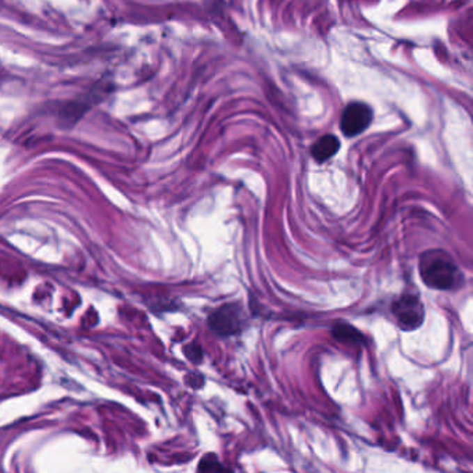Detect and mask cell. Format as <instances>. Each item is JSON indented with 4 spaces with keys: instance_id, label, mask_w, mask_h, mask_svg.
<instances>
[{
    "instance_id": "cell-4",
    "label": "cell",
    "mask_w": 473,
    "mask_h": 473,
    "mask_svg": "<svg viewBox=\"0 0 473 473\" xmlns=\"http://www.w3.org/2000/svg\"><path fill=\"white\" fill-rule=\"evenodd\" d=\"M373 111L364 103H351L343 111L340 120L341 132L346 137H357L364 132L372 123Z\"/></svg>"
},
{
    "instance_id": "cell-3",
    "label": "cell",
    "mask_w": 473,
    "mask_h": 473,
    "mask_svg": "<svg viewBox=\"0 0 473 473\" xmlns=\"http://www.w3.org/2000/svg\"><path fill=\"white\" fill-rule=\"evenodd\" d=\"M243 310L242 306H239L238 303L224 304L208 318L210 329L222 337L238 334L243 329Z\"/></svg>"
},
{
    "instance_id": "cell-2",
    "label": "cell",
    "mask_w": 473,
    "mask_h": 473,
    "mask_svg": "<svg viewBox=\"0 0 473 473\" xmlns=\"http://www.w3.org/2000/svg\"><path fill=\"white\" fill-rule=\"evenodd\" d=\"M390 310L398 327L407 332L421 327L425 320V307L419 293H403L393 302Z\"/></svg>"
},
{
    "instance_id": "cell-8",
    "label": "cell",
    "mask_w": 473,
    "mask_h": 473,
    "mask_svg": "<svg viewBox=\"0 0 473 473\" xmlns=\"http://www.w3.org/2000/svg\"><path fill=\"white\" fill-rule=\"evenodd\" d=\"M199 471H206V472H218V471H225V468L221 465L218 458L214 454L206 456L199 465Z\"/></svg>"
},
{
    "instance_id": "cell-1",
    "label": "cell",
    "mask_w": 473,
    "mask_h": 473,
    "mask_svg": "<svg viewBox=\"0 0 473 473\" xmlns=\"http://www.w3.org/2000/svg\"><path fill=\"white\" fill-rule=\"evenodd\" d=\"M419 274L424 284L435 290H451L461 282V271L443 250H429L419 258Z\"/></svg>"
},
{
    "instance_id": "cell-6",
    "label": "cell",
    "mask_w": 473,
    "mask_h": 473,
    "mask_svg": "<svg viewBox=\"0 0 473 473\" xmlns=\"http://www.w3.org/2000/svg\"><path fill=\"white\" fill-rule=\"evenodd\" d=\"M340 149V142L333 135H325L318 139L316 145L311 149V155L318 162H325L329 158L333 157Z\"/></svg>"
},
{
    "instance_id": "cell-5",
    "label": "cell",
    "mask_w": 473,
    "mask_h": 473,
    "mask_svg": "<svg viewBox=\"0 0 473 473\" xmlns=\"http://www.w3.org/2000/svg\"><path fill=\"white\" fill-rule=\"evenodd\" d=\"M104 91V86L102 85L100 89H93L88 96H84L81 100L71 102L65 106V109L61 111V123L65 127H74L75 123L88 111V109L92 106L89 102L92 100H100L99 96H96L99 92Z\"/></svg>"
},
{
    "instance_id": "cell-9",
    "label": "cell",
    "mask_w": 473,
    "mask_h": 473,
    "mask_svg": "<svg viewBox=\"0 0 473 473\" xmlns=\"http://www.w3.org/2000/svg\"><path fill=\"white\" fill-rule=\"evenodd\" d=\"M185 354L193 362H200L203 359V350L197 343H193L185 348Z\"/></svg>"
},
{
    "instance_id": "cell-7",
    "label": "cell",
    "mask_w": 473,
    "mask_h": 473,
    "mask_svg": "<svg viewBox=\"0 0 473 473\" xmlns=\"http://www.w3.org/2000/svg\"><path fill=\"white\" fill-rule=\"evenodd\" d=\"M332 334L334 339H337L341 343H348V344H361L364 343V334L357 330L354 326L348 323H337L332 329Z\"/></svg>"
}]
</instances>
